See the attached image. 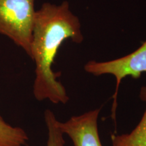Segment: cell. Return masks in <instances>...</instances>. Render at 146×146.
<instances>
[{"mask_svg":"<svg viewBox=\"0 0 146 146\" xmlns=\"http://www.w3.org/2000/svg\"><path fill=\"white\" fill-rule=\"evenodd\" d=\"M100 109L71 117L65 123L59 121L60 129L71 139L74 146H102L98 133Z\"/></svg>","mask_w":146,"mask_h":146,"instance_id":"cell-4","label":"cell"},{"mask_svg":"<svg viewBox=\"0 0 146 146\" xmlns=\"http://www.w3.org/2000/svg\"><path fill=\"white\" fill-rule=\"evenodd\" d=\"M84 68L87 72L94 76L110 74L116 78V91L113 97L114 101L112 107L114 114L118 87L122 80L127 76L138 78L142 73L146 72V41L137 50L124 57L106 62L91 60L85 65Z\"/></svg>","mask_w":146,"mask_h":146,"instance_id":"cell-3","label":"cell"},{"mask_svg":"<svg viewBox=\"0 0 146 146\" xmlns=\"http://www.w3.org/2000/svg\"><path fill=\"white\" fill-rule=\"evenodd\" d=\"M36 10L35 0H0V34L29 56Z\"/></svg>","mask_w":146,"mask_h":146,"instance_id":"cell-2","label":"cell"},{"mask_svg":"<svg viewBox=\"0 0 146 146\" xmlns=\"http://www.w3.org/2000/svg\"><path fill=\"white\" fill-rule=\"evenodd\" d=\"M67 39L75 43L83 41L79 19L70 11L68 2L43 3L36 10L29 56L35 64L33 91L39 101L64 104L68 102L65 87L58 81L60 72H54L52 68L60 47Z\"/></svg>","mask_w":146,"mask_h":146,"instance_id":"cell-1","label":"cell"},{"mask_svg":"<svg viewBox=\"0 0 146 146\" xmlns=\"http://www.w3.org/2000/svg\"><path fill=\"white\" fill-rule=\"evenodd\" d=\"M139 98L146 103V85L141 87ZM112 146H146V108L141 120L130 133L112 135Z\"/></svg>","mask_w":146,"mask_h":146,"instance_id":"cell-5","label":"cell"},{"mask_svg":"<svg viewBox=\"0 0 146 146\" xmlns=\"http://www.w3.org/2000/svg\"><path fill=\"white\" fill-rule=\"evenodd\" d=\"M45 122L48 131L47 146H64L65 141L64 133L60 129L59 121L50 110H46L44 113Z\"/></svg>","mask_w":146,"mask_h":146,"instance_id":"cell-7","label":"cell"},{"mask_svg":"<svg viewBox=\"0 0 146 146\" xmlns=\"http://www.w3.org/2000/svg\"><path fill=\"white\" fill-rule=\"evenodd\" d=\"M28 140L22 128L12 126L0 116V146H24Z\"/></svg>","mask_w":146,"mask_h":146,"instance_id":"cell-6","label":"cell"}]
</instances>
